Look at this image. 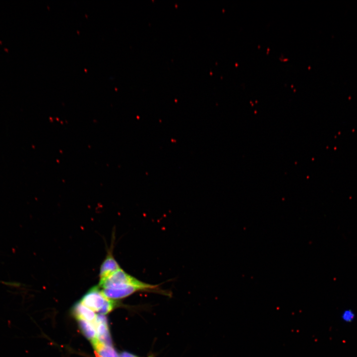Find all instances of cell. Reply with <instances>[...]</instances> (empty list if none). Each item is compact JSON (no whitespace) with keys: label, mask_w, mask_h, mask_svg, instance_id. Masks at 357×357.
Segmentation results:
<instances>
[{"label":"cell","mask_w":357,"mask_h":357,"mask_svg":"<svg viewBox=\"0 0 357 357\" xmlns=\"http://www.w3.org/2000/svg\"><path fill=\"white\" fill-rule=\"evenodd\" d=\"M127 285L142 287L146 289L147 292H160L162 291L158 288V285L143 282L127 273L121 268L105 280L99 281L98 286L100 289H117Z\"/></svg>","instance_id":"6da1fadb"},{"label":"cell","mask_w":357,"mask_h":357,"mask_svg":"<svg viewBox=\"0 0 357 357\" xmlns=\"http://www.w3.org/2000/svg\"><path fill=\"white\" fill-rule=\"evenodd\" d=\"M108 299L103 294L99 287L95 286L87 291L80 302L94 311L99 312Z\"/></svg>","instance_id":"7a4b0ae2"},{"label":"cell","mask_w":357,"mask_h":357,"mask_svg":"<svg viewBox=\"0 0 357 357\" xmlns=\"http://www.w3.org/2000/svg\"><path fill=\"white\" fill-rule=\"evenodd\" d=\"M101 290L106 298L113 300L126 298L138 291L147 292L143 288L133 285L118 289H101Z\"/></svg>","instance_id":"3957f363"},{"label":"cell","mask_w":357,"mask_h":357,"mask_svg":"<svg viewBox=\"0 0 357 357\" xmlns=\"http://www.w3.org/2000/svg\"><path fill=\"white\" fill-rule=\"evenodd\" d=\"M92 323L95 327L98 340L105 345L112 346L107 320L104 314L97 315L95 321Z\"/></svg>","instance_id":"277c9868"},{"label":"cell","mask_w":357,"mask_h":357,"mask_svg":"<svg viewBox=\"0 0 357 357\" xmlns=\"http://www.w3.org/2000/svg\"><path fill=\"white\" fill-rule=\"evenodd\" d=\"M113 249L108 250L99 272V281H103L121 268L113 254Z\"/></svg>","instance_id":"5b68a950"},{"label":"cell","mask_w":357,"mask_h":357,"mask_svg":"<svg viewBox=\"0 0 357 357\" xmlns=\"http://www.w3.org/2000/svg\"><path fill=\"white\" fill-rule=\"evenodd\" d=\"M96 357H119L112 346L105 345L98 339L92 343Z\"/></svg>","instance_id":"8992f818"},{"label":"cell","mask_w":357,"mask_h":357,"mask_svg":"<svg viewBox=\"0 0 357 357\" xmlns=\"http://www.w3.org/2000/svg\"><path fill=\"white\" fill-rule=\"evenodd\" d=\"M73 311L76 317L82 318L91 323L95 321L97 316L93 310L83 305L80 301L74 305Z\"/></svg>","instance_id":"52a82bcc"},{"label":"cell","mask_w":357,"mask_h":357,"mask_svg":"<svg viewBox=\"0 0 357 357\" xmlns=\"http://www.w3.org/2000/svg\"><path fill=\"white\" fill-rule=\"evenodd\" d=\"M79 327L84 335L91 343L97 340V335L94 324L82 318L76 317Z\"/></svg>","instance_id":"ba28073f"},{"label":"cell","mask_w":357,"mask_h":357,"mask_svg":"<svg viewBox=\"0 0 357 357\" xmlns=\"http://www.w3.org/2000/svg\"><path fill=\"white\" fill-rule=\"evenodd\" d=\"M341 319L346 323L352 322L356 318L354 311L351 309H345L341 313Z\"/></svg>","instance_id":"9c48e42d"},{"label":"cell","mask_w":357,"mask_h":357,"mask_svg":"<svg viewBox=\"0 0 357 357\" xmlns=\"http://www.w3.org/2000/svg\"><path fill=\"white\" fill-rule=\"evenodd\" d=\"M119 357H138L131 353H129L128 352H124L121 353V354L119 356Z\"/></svg>","instance_id":"30bf717a"},{"label":"cell","mask_w":357,"mask_h":357,"mask_svg":"<svg viewBox=\"0 0 357 357\" xmlns=\"http://www.w3.org/2000/svg\"></svg>","instance_id":"8fae6325"}]
</instances>
